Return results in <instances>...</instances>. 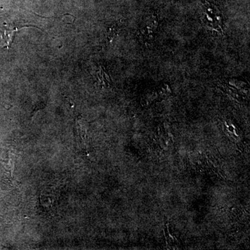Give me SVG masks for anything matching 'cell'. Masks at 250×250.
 Returning <instances> with one entry per match:
<instances>
[{
    "label": "cell",
    "instance_id": "cell-1",
    "mask_svg": "<svg viewBox=\"0 0 250 250\" xmlns=\"http://www.w3.org/2000/svg\"><path fill=\"white\" fill-rule=\"evenodd\" d=\"M6 29H5L4 34L1 36L3 42H4V47L9 48L14 41V34L16 31L19 30L20 28L14 27V26H9L6 24Z\"/></svg>",
    "mask_w": 250,
    "mask_h": 250
},
{
    "label": "cell",
    "instance_id": "cell-2",
    "mask_svg": "<svg viewBox=\"0 0 250 250\" xmlns=\"http://www.w3.org/2000/svg\"><path fill=\"white\" fill-rule=\"evenodd\" d=\"M77 130H78L79 137H80V147L85 149L88 146H87V140H86V131H85V128L84 125H83V121L81 118H77Z\"/></svg>",
    "mask_w": 250,
    "mask_h": 250
},
{
    "label": "cell",
    "instance_id": "cell-3",
    "mask_svg": "<svg viewBox=\"0 0 250 250\" xmlns=\"http://www.w3.org/2000/svg\"><path fill=\"white\" fill-rule=\"evenodd\" d=\"M97 78L102 86H108L111 79L108 75L107 71L104 66H100L98 72H96Z\"/></svg>",
    "mask_w": 250,
    "mask_h": 250
},
{
    "label": "cell",
    "instance_id": "cell-4",
    "mask_svg": "<svg viewBox=\"0 0 250 250\" xmlns=\"http://www.w3.org/2000/svg\"><path fill=\"white\" fill-rule=\"evenodd\" d=\"M41 202H42V205L46 208H50L54 205V202H57V195L54 194L53 192L52 193L48 194L47 192L42 194L41 195Z\"/></svg>",
    "mask_w": 250,
    "mask_h": 250
}]
</instances>
